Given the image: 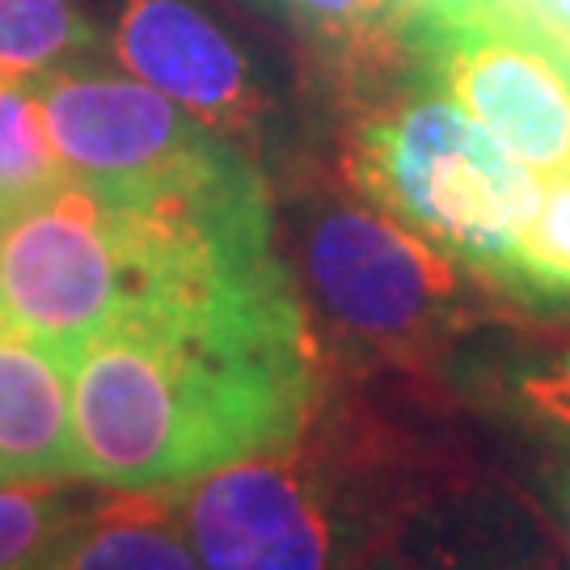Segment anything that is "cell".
<instances>
[{
	"label": "cell",
	"mask_w": 570,
	"mask_h": 570,
	"mask_svg": "<svg viewBox=\"0 0 570 570\" xmlns=\"http://www.w3.org/2000/svg\"><path fill=\"white\" fill-rule=\"evenodd\" d=\"M287 18L343 68L381 63L406 42L397 0H287Z\"/></svg>",
	"instance_id": "cell-16"
},
{
	"label": "cell",
	"mask_w": 570,
	"mask_h": 570,
	"mask_svg": "<svg viewBox=\"0 0 570 570\" xmlns=\"http://www.w3.org/2000/svg\"><path fill=\"white\" fill-rule=\"evenodd\" d=\"M346 183L482 287L515 296V242L546 178L503 153L449 94L428 85L367 115L346 144Z\"/></svg>",
	"instance_id": "cell-3"
},
{
	"label": "cell",
	"mask_w": 570,
	"mask_h": 570,
	"mask_svg": "<svg viewBox=\"0 0 570 570\" xmlns=\"http://www.w3.org/2000/svg\"><path fill=\"white\" fill-rule=\"evenodd\" d=\"M94 482H4L0 570H51L72 529L102 503Z\"/></svg>",
	"instance_id": "cell-12"
},
{
	"label": "cell",
	"mask_w": 570,
	"mask_h": 570,
	"mask_svg": "<svg viewBox=\"0 0 570 570\" xmlns=\"http://www.w3.org/2000/svg\"><path fill=\"white\" fill-rule=\"evenodd\" d=\"M456 478L393 431L334 423L322 406L296 444L186 487L183 520L204 570H351Z\"/></svg>",
	"instance_id": "cell-2"
},
{
	"label": "cell",
	"mask_w": 570,
	"mask_h": 570,
	"mask_svg": "<svg viewBox=\"0 0 570 570\" xmlns=\"http://www.w3.org/2000/svg\"><path fill=\"white\" fill-rule=\"evenodd\" d=\"M515 305H570V178H546L515 242Z\"/></svg>",
	"instance_id": "cell-17"
},
{
	"label": "cell",
	"mask_w": 570,
	"mask_h": 570,
	"mask_svg": "<svg viewBox=\"0 0 570 570\" xmlns=\"http://www.w3.org/2000/svg\"><path fill=\"white\" fill-rule=\"evenodd\" d=\"M410 570H570L567 541L515 482L461 473L393 541Z\"/></svg>",
	"instance_id": "cell-9"
},
{
	"label": "cell",
	"mask_w": 570,
	"mask_h": 570,
	"mask_svg": "<svg viewBox=\"0 0 570 570\" xmlns=\"http://www.w3.org/2000/svg\"><path fill=\"white\" fill-rule=\"evenodd\" d=\"M51 570H204L183 520V490H106Z\"/></svg>",
	"instance_id": "cell-11"
},
{
	"label": "cell",
	"mask_w": 570,
	"mask_h": 570,
	"mask_svg": "<svg viewBox=\"0 0 570 570\" xmlns=\"http://www.w3.org/2000/svg\"><path fill=\"white\" fill-rule=\"evenodd\" d=\"M469 279L465 266L367 199L326 195L296 216V284L308 313L364 364L435 360L473 326Z\"/></svg>",
	"instance_id": "cell-4"
},
{
	"label": "cell",
	"mask_w": 570,
	"mask_h": 570,
	"mask_svg": "<svg viewBox=\"0 0 570 570\" xmlns=\"http://www.w3.org/2000/svg\"><path fill=\"white\" fill-rule=\"evenodd\" d=\"M515 487L541 508V515L550 520L553 532L567 541L570 550V452L537 449Z\"/></svg>",
	"instance_id": "cell-18"
},
{
	"label": "cell",
	"mask_w": 570,
	"mask_h": 570,
	"mask_svg": "<svg viewBox=\"0 0 570 570\" xmlns=\"http://www.w3.org/2000/svg\"><path fill=\"white\" fill-rule=\"evenodd\" d=\"M511 9H520L529 21H537L546 35L570 47V0H503Z\"/></svg>",
	"instance_id": "cell-20"
},
{
	"label": "cell",
	"mask_w": 570,
	"mask_h": 570,
	"mask_svg": "<svg viewBox=\"0 0 570 570\" xmlns=\"http://www.w3.org/2000/svg\"><path fill=\"white\" fill-rule=\"evenodd\" d=\"M35 94L68 178L110 199H131L174 183L228 140L161 89L106 68L68 63L39 77Z\"/></svg>",
	"instance_id": "cell-7"
},
{
	"label": "cell",
	"mask_w": 570,
	"mask_h": 570,
	"mask_svg": "<svg viewBox=\"0 0 570 570\" xmlns=\"http://www.w3.org/2000/svg\"><path fill=\"white\" fill-rule=\"evenodd\" d=\"M98 30L77 0H0V81H26L89 60Z\"/></svg>",
	"instance_id": "cell-14"
},
{
	"label": "cell",
	"mask_w": 570,
	"mask_h": 570,
	"mask_svg": "<svg viewBox=\"0 0 570 570\" xmlns=\"http://www.w3.org/2000/svg\"><path fill=\"white\" fill-rule=\"evenodd\" d=\"M245 4H254L258 13H271V18H287V0H245Z\"/></svg>",
	"instance_id": "cell-22"
},
{
	"label": "cell",
	"mask_w": 570,
	"mask_h": 570,
	"mask_svg": "<svg viewBox=\"0 0 570 570\" xmlns=\"http://www.w3.org/2000/svg\"><path fill=\"white\" fill-rule=\"evenodd\" d=\"M140 287L131 220L94 186L68 178L0 220V317L68 367Z\"/></svg>",
	"instance_id": "cell-5"
},
{
	"label": "cell",
	"mask_w": 570,
	"mask_h": 570,
	"mask_svg": "<svg viewBox=\"0 0 570 570\" xmlns=\"http://www.w3.org/2000/svg\"><path fill=\"white\" fill-rule=\"evenodd\" d=\"M115 56L225 136L254 131L266 115V98L254 81L237 39L195 0H122L115 18Z\"/></svg>",
	"instance_id": "cell-8"
},
{
	"label": "cell",
	"mask_w": 570,
	"mask_h": 570,
	"mask_svg": "<svg viewBox=\"0 0 570 570\" xmlns=\"http://www.w3.org/2000/svg\"><path fill=\"white\" fill-rule=\"evenodd\" d=\"M419 77L537 178H570V47L511 4L406 26Z\"/></svg>",
	"instance_id": "cell-6"
},
{
	"label": "cell",
	"mask_w": 570,
	"mask_h": 570,
	"mask_svg": "<svg viewBox=\"0 0 570 570\" xmlns=\"http://www.w3.org/2000/svg\"><path fill=\"white\" fill-rule=\"evenodd\" d=\"M494 4H503V0H397V9H402V21H406V26L469 18V13H482V9H494Z\"/></svg>",
	"instance_id": "cell-19"
},
{
	"label": "cell",
	"mask_w": 570,
	"mask_h": 570,
	"mask_svg": "<svg viewBox=\"0 0 570 570\" xmlns=\"http://www.w3.org/2000/svg\"><path fill=\"white\" fill-rule=\"evenodd\" d=\"M68 183L47 115L26 81H0V220Z\"/></svg>",
	"instance_id": "cell-15"
},
{
	"label": "cell",
	"mask_w": 570,
	"mask_h": 570,
	"mask_svg": "<svg viewBox=\"0 0 570 570\" xmlns=\"http://www.w3.org/2000/svg\"><path fill=\"white\" fill-rule=\"evenodd\" d=\"M351 570H410V562L397 546H385V550H376L372 558H364L360 567H351Z\"/></svg>",
	"instance_id": "cell-21"
},
{
	"label": "cell",
	"mask_w": 570,
	"mask_h": 570,
	"mask_svg": "<svg viewBox=\"0 0 570 570\" xmlns=\"http://www.w3.org/2000/svg\"><path fill=\"white\" fill-rule=\"evenodd\" d=\"M68 372L77 478L102 490H186L296 444L326 406L275 220H153L148 284Z\"/></svg>",
	"instance_id": "cell-1"
},
{
	"label": "cell",
	"mask_w": 570,
	"mask_h": 570,
	"mask_svg": "<svg viewBox=\"0 0 570 570\" xmlns=\"http://www.w3.org/2000/svg\"><path fill=\"white\" fill-rule=\"evenodd\" d=\"M81 482L72 431V372L0 322V487Z\"/></svg>",
	"instance_id": "cell-10"
},
{
	"label": "cell",
	"mask_w": 570,
	"mask_h": 570,
	"mask_svg": "<svg viewBox=\"0 0 570 570\" xmlns=\"http://www.w3.org/2000/svg\"><path fill=\"white\" fill-rule=\"evenodd\" d=\"M487 397L532 449L570 452V346H524L490 367Z\"/></svg>",
	"instance_id": "cell-13"
}]
</instances>
